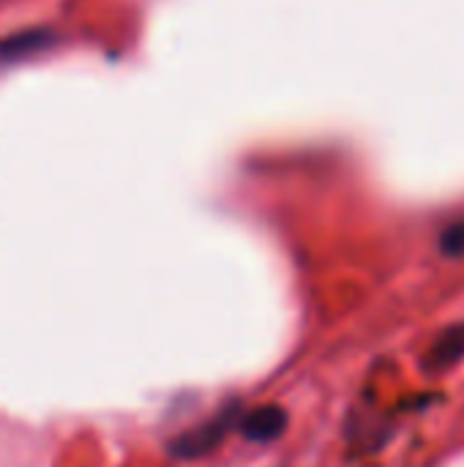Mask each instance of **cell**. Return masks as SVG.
Segmentation results:
<instances>
[{
	"instance_id": "6da1fadb",
	"label": "cell",
	"mask_w": 464,
	"mask_h": 467,
	"mask_svg": "<svg viewBox=\"0 0 464 467\" xmlns=\"http://www.w3.org/2000/svg\"><path fill=\"white\" fill-rule=\"evenodd\" d=\"M241 419H243L241 402L232 400V402H227L224 408H219L213 416H208L205 421H200L197 427H191V430L175 435V438L167 443V451H170L175 460H183V462H189V460H202V457H208L211 451H216V449L224 443V438L232 432V427L241 424Z\"/></svg>"
},
{
	"instance_id": "7a4b0ae2",
	"label": "cell",
	"mask_w": 464,
	"mask_h": 467,
	"mask_svg": "<svg viewBox=\"0 0 464 467\" xmlns=\"http://www.w3.org/2000/svg\"><path fill=\"white\" fill-rule=\"evenodd\" d=\"M241 435L249 443H276L284 432H287V413L279 405H265V408H254L249 410L241 424H238Z\"/></svg>"
},
{
	"instance_id": "3957f363",
	"label": "cell",
	"mask_w": 464,
	"mask_h": 467,
	"mask_svg": "<svg viewBox=\"0 0 464 467\" xmlns=\"http://www.w3.org/2000/svg\"><path fill=\"white\" fill-rule=\"evenodd\" d=\"M464 358V323L457 326H449L438 334V339L427 348L424 358H421V367L424 372L429 375H438V372H449L451 367H457Z\"/></svg>"
},
{
	"instance_id": "277c9868",
	"label": "cell",
	"mask_w": 464,
	"mask_h": 467,
	"mask_svg": "<svg viewBox=\"0 0 464 467\" xmlns=\"http://www.w3.org/2000/svg\"><path fill=\"white\" fill-rule=\"evenodd\" d=\"M49 44H55V36L46 27L25 30V33H19L14 38L0 41V63H11V60L27 57V55H38Z\"/></svg>"
},
{
	"instance_id": "5b68a950",
	"label": "cell",
	"mask_w": 464,
	"mask_h": 467,
	"mask_svg": "<svg viewBox=\"0 0 464 467\" xmlns=\"http://www.w3.org/2000/svg\"><path fill=\"white\" fill-rule=\"evenodd\" d=\"M438 246H440V252H443L446 257H454V260L464 257V219L462 222L449 224V227L440 233Z\"/></svg>"
}]
</instances>
